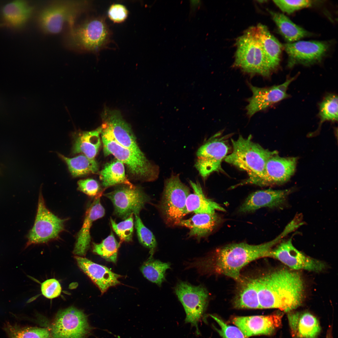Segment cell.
<instances>
[{
  "instance_id": "21",
  "label": "cell",
  "mask_w": 338,
  "mask_h": 338,
  "mask_svg": "<svg viewBox=\"0 0 338 338\" xmlns=\"http://www.w3.org/2000/svg\"><path fill=\"white\" fill-rule=\"evenodd\" d=\"M102 193L95 197L87 209L82 227L78 233L73 253L76 256H84L88 250L91 241L90 229L93 223L103 217L105 209L100 202Z\"/></svg>"
},
{
  "instance_id": "2",
  "label": "cell",
  "mask_w": 338,
  "mask_h": 338,
  "mask_svg": "<svg viewBox=\"0 0 338 338\" xmlns=\"http://www.w3.org/2000/svg\"><path fill=\"white\" fill-rule=\"evenodd\" d=\"M255 280L260 309L276 308L288 312L303 302L305 283L298 271L282 268Z\"/></svg>"
},
{
  "instance_id": "23",
  "label": "cell",
  "mask_w": 338,
  "mask_h": 338,
  "mask_svg": "<svg viewBox=\"0 0 338 338\" xmlns=\"http://www.w3.org/2000/svg\"><path fill=\"white\" fill-rule=\"evenodd\" d=\"M248 30L260 43L267 62L274 71L279 65L283 46L265 25L259 24Z\"/></svg>"
},
{
  "instance_id": "16",
  "label": "cell",
  "mask_w": 338,
  "mask_h": 338,
  "mask_svg": "<svg viewBox=\"0 0 338 338\" xmlns=\"http://www.w3.org/2000/svg\"><path fill=\"white\" fill-rule=\"evenodd\" d=\"M283 47L288 56V65L291 67L298 64L309 65L320 61L329 45L325 42L300 41L284 44Z\"/></svg>"
},
{
  "instance_id": "35",
  "label": "cell",
  "mask_w": 338,
  "mask_h": 338,
  "mask_svg": "<svg viewBox=\"0 0 338 338\" xmlns=\"http://www.w3.org/2000/svg\"><path fill=\"white\" fill-rule=\"evenodd\" d=\"M6 330L10 338H51L47 329L42 328H22L16 325H7Z\"/></svg>"
},
{
  "instance_id": "18",
  "label": "cell",
  "mask_w": 338,
  "mask_h": 338,
  "mask_svg": "<svg viewBox=\"0 0 338 338\" xmlns=\"http://www.w3.org/2000/svg\"><path fill=\"white\" fill-rule=\"evenodd\" d=\"M283 315L274 314L268 315L236 316L232 321L247 337L272 334L280 326Z\"/></svg>"
},
{
  "instance_id": "22",
  "label": "cell",
  "mask_w": 338,
  "mask_h": 338,
  "mask_svg": "<svg viewBox=\"0 0 338 338\" xmlns=\"http://www.w3.org/2000/svg\"><path fill=\"white\" fill-rule=\"evenodd\" d=\"M296 157H283L277 154L271 156L265 166L264 186L280 184L288 181L295 171Z\"/></svg>"
},
{
  "instance_id": "8",
  "label": "cell",
  "mask_w": 338,
  "mask_h": 338,
  "mask_svg": "<svg viewBox=\"0 0 338 338\" xmlns=\"http://www.w3.org/2000/svg\"><path fill=\"white\" fill-rule=\"evenodd\" d=\"M105 155H113L125 164L133 175L145 181H151L158 177V168L153 165L143 154H140L116 142L108 133L101 129Z\"/></svg>"
},
{
  "instance_id": "32",
  "label": "cell",
  "mask_w": 338,
  "mask_h": 338,
  "mask_svg": "<svg viewBox=\"0 0 338 338\" xmlns=\"http://www.w3.org/2000/svg\"><path fill=\"white\" fill-rule=\"evenodd\" d=\"M59 155L67 164L69 170L73 177H80L96 173L98 170V165L95 159H90L84 154L72 158L66 157L60 154H59Z\"/></svg>"
},
{
  "instance_id": "5",
  "label": "cell",
  "mask_w": 338,
  "mask_h": 338,
  "mask_svg": "<svg viewBox=\"0 0 338 338\" xmlns=\"http://www.w3.org/2000/svg\"><path fill=\"white\" fill-rule=\"evenodd\" d=\"M189 187L181 181L179 176L172 175L164 183L158 208L166 224L178 226L186 214V201L190 194Z\"/></svg>"
},
{
  "instance_id": "9",
  "label": "cell",
  "mask_w": 338,
  "mask_h": 338,
  "mask_svg": "<svg viewBox=\"0 0 338 338\" xmlns=\"http://www.w3.org/2000/svg\"><path fill=\"white\" fill-rule=\"evenodd\" d=\"M66 220L58 217L47 208L40 192L35 222L28 235L26 248L32 244L45 243L58 238L64 230Z\"/></svg>"
},
{
  "instance_id": "14",
  "label": "cell",
  "mask_w": 338,
  "mask_h": 338,
  "mask_svg": "<svg viewBox=\"0 0 338 338\" xmlns=\"http://www.w3.org/2000/svg\"><path fill=\"white\" fill-rule=\"evenodd\" d=\"M269 257L278 260L293 270L319 272L325 268L322 262L305 255L297 250L293 245L291 238L281 242L273 248Z\"/></svg>"
},
{
  "instance_id": "31",
  "label": "cell",
  "mask_w": 338,
  "mask_h": 338,
  "mask_svg": "<svg viewBox=\"0 0 338 338\" xmlns=\"http://www.w3.org/2000/svg\"><path fill=\"white\" fill-rule=\"evenodd\" d=\"M280 33L287 41L292 43L310 35V33L292 22L284 14L270 12Z\"/></svg>"
},
{
  "instance_id": "20",
  "label": "cell",
  "mask_w": 338,
  "mask_h": 338,
  "mask_svg": "<svg viewBox=\"0 0 338 338\" xmlns=\"http://www.w3.org/2000/svg\"><path fill=\"white\" fill-rule=\"evenodd\" d=\"M74 258L79 267L98 287L102 294L110 287L120 284L119 279L121 276L106 267L83 257L76 256Z\"/></svg>"
},
{
  "instance_id": "17",
  "label": "cell",
  "mask_w": 338,
  "mask_h": 338,
  "mask_svg": "<svg viewBox=\"0 0 338 338\" xmlns=\"http://www.w3.org/2000/svg\"><path fill=\"white\" fill-rule=\"evenodd\" d=\"M295 78L287 79L281 84L269 87H258L249 84L252 95L248 100V104L246 107L247 115L251 117L257 112L288 97V88Z\"/></svg>"
},
{
  "instance_id": "34",
  "label": "cell",
  "mask_w": 338,
  "mask_h": 338,
  "mask_svg": "<svg viewBox=\"0 0 338 338\" xmlns=\"http://www.w3.org/2000/svg\"><path fill=\"white\" fill-rule=\"evenodd\" d=\"M113 233L110 234L100 243H93V252L106 260L115 263L117 260L118 251L120 245Z\"/></svg>"
},
{
  "instance_id": "33",
  "label": "cell",
  "mask_w": 338,
  "mask_h": 338,
  "mask_svg": "<svg viewBox=\"0 0 338 338\" xmlns=\"http://www.w3.org/2000/svg\"><path fill=\"white\" fill-rule=\"evenodd\" d=\"M170 266L169 263L149 258L141 267L140 270L145 278L160 287L166 280V272L170 268Z\"/></svg>"
},
{
  "instance_id": "15",
  "label": "cell",
  "mask_w": 338,
  "mask_h": 338,
  "mask_svg": "<svg viewBox=\"0 0 338 338\" xmlns=\"http://www.w3.org/2000/svg\"><path fill=\"white\" fill-rule=\"evenodd\" d=\"M102 129L110 134L122 146L143 154L138 147L130 126L118 110L105 108L101 115Z\"/></svg>"
},
{
  "instance_id": "42",
  "label": "cell",
  "mask_w": 338,
  "mask_h": 338,
  "mask_svg": "<svg viewBox=\"0 0 338 338\" xmlns=\"http://www.w3.org/2000/svg\"><path fill=\"white\" fill-rule=\"evenodd\" d=\"M78 189L86 195L91 197H96L102 193L100 192V186L98 182L92 179L80 180L78 182Z\"/></svg>"
},
{
  "instance_id": "43",
  "label": "cell",
  "mask_w": 338,
  "mask_h": 338,
  "mask_svg": "<svg viewBox=\"0 0 338 338\" xmlns=\"http://www.w3.org/2000/svg\"><path fill=\"white\" fill-rule=\"evenodd\" d=\"M128 13L126 8L119 4L112 5L108 11L109 17L115 23H121L124 21L127 17Z\"/></svg>"
},
{
  "instance_id": "40",
  "label": "cell",
  "mask_w": 338,
  "mask_h": 338,
  "mask_svg": "<svg viewBox=\"0 0 338 338\" xmlns=\"http://www.w3.org/2000/svg\"><path fill=\"white\" fill-rule=\"evenodd\" d=\"M274 3L283 12L292 13L302 8L310 7L313 1L309 0H274Z\"/></svg>"
},
{
  "instance_id": "25",
  "label": "cell",
  "mask_w": 338,
  "mask_h": 338,
  "mask_svg": "<svg viewBox=\"0 0 338 338\" xmlns=\"http://www.w3.org/2000/svg\"><path fill=\"white\" fill-rule=\"evenodd\" d=\"M220 221V217L215 213L195 214L189 218L182 220L178 226L188 228L190 237L200 240L212 233Z\"/></svg>"
},
{
  "instance_id": "1",
  "label": "cell",
  "mask_w": 338,
  "mask_h": 338,
  "mask_svg": "<svg viewBox=\"0 0 338 338\" xmlns=\"http://www.w3.org/2000/svg\"><path fill=\"white\" fill-rule=\"evenodd\" d=\"M285 236L283 233L274 239L258 245L232 243L217 249L211 256L198 258L189 263L200 275L216 273L239 281L242 269L259 258L269 257L273 247Z\"/></svg>"
},
{
  "instance_id": "19",
  "label": "cell",
  "mask_w": 338,
  "mask_h": 338,
  "mask_svg": "<svg viewBox=\"0 0 338 338\" xmlns=\"http://www.w3.org/2000/svg\"><path fill=\"white\" fill-rule=\"evenodd\" d=\"M291 189L282 190L271 189L256 191L250 194L239 207L241 213L252 212L264 207H280L285 202Z\"/></svg>"
},
{
  "instance_id": "3",
  "label": "cell",
  "mask_w": 338,
  "mask_h": 338,
  "mask_svg": "<svg viewBox=\"0 0 338 338\" xmlns=\"http://www.w3.org/2000/svg\"><path fill=\"white\" fill-rule=\"evenodd\" d=\"M231 142L232 151L226 156L224 160L248 173L249 178L241 185L264 186L266 163L271 156L278 152L264 149L253 142L251 135L247 138L240 135L235 140L231 139Z\"/></svg>"
},
{
  "instance_id": "41",
  "label": "cell",
  "mask_w": 338,
  "mask_h": 338,
  "mask_svg": "<svg viewBox=\"0 0 338 338\" xmlns=\"http://www.w3.org/2000/svg\"><path fill=\"white\" fill-rule=\"evenodd\" d=\"M61 287L59 282L55 279H47L41 285V291L45 297L50 299L59 296L61 292Z\"/></svg>"
},
{
  "instance_id": "38",
  "label": "cell",
  "mask_w": 338,
  "mask_h": 338,
  "mask_svg": "<svg viewBox=\"0 0 338 338\" xmlns=\"http://www.w3.org/2000/svg\"><path fill=\"white\" fill-rule=\"evenodd\" d=\"M133 214H131L124 221L117 223L111 217L110 223L114 231L123 242H129L132 241L134 229Z\"/></svg>"
},
{
  "instance_id": "27",
  "label": "cell",
  "mask_w": 338,
  "mask_h": 338,
  "mask_svg": "<svg viewBox=\"0 0 338 338\" xmlns=\"http://www.w3.org/2000/svg\"><path fill=\"white\" fill-rule=\"evenodd\" d=\"M33 8L23 0H15L6 4L2 10V15L5 25L14 28H20L30 17Z\"/></svg>"
},
{
  "instance_id": "7",
  "label": "cell",
  "mask_w": 338,
  "mask_h": 338,
  "mask_svg": "<svg viewBox=\"0 0 338 338\" xmlns=\"http://www.w3.org/2000/svg\"><path fill=\"white\" fill-rule=\"evenodd\" d=\"M236 45L235 66L245 73L265 77L273 73L260 43L248 30L238 38Z\"/></svg>"
},
{
  "instance_id": "29",
  "label": "cell",
  "mask_w": 338,
  "mask_h": 338,
  "mask_svg": "<svg viewBox=\"0 0 338 338\" xmlns=\"http://www.w3.org/2000/svg\"><path fill=\"white\" fill-rule=\"evenodd\" d=\"M239 281L240 288L234 300V305L238 308H260L255 278L247 279Z\"/></svg>"
},
{
  "instance_id": "4",
  "label": "cell",
  "mask_w": 338,
  "mask_h": 338,
  "mask_svg": "<svg viewBox=\"0 0 338 338\" xmlns=\"http://www.w3.org/2000/svg\"><path fill=\"white\" fill-rule=\"evenodd\" d=\"M111 36L105 18L95 17L70 27L68 42L71 47L77 50L95 53L107 47Z\"/></svg>"
},
{
  "instance_id": "28",
  "label": "cell",
  "mask_w": 338,
  "mask_h": 338,
  "mask_svg": "<svg viewBox=\"0 0 338 338\" xmlns=\"http://www.w3.org/2000/svg\"><path fill=\"white\" fill-rule=\"evenodd\" d=\"M101 127L88 131H79L75 133L72 153H82L91 159L95 157L101 145L100 135Z\"/></svg>"
},
{
  "instance_id": "6",
  "label": "cell",
  "mask_w": 338,
  "mask_h": 338,
  "mask_svg": "<svg viewBox=\"0 0 338 338\" xmlns=\"http://www.w3.org/2000/svg\"><path fill=\"white\" fill-rule=\"evenodd\" d=\"M88 3L82 1L55 2L43 9L38 17L40 27L45 33H60L64 25H74L78 16L85 10Z\"/></svg>"
},
{
  "instance_id": "45",
  "label": "cell",
  "mask_w": 338,
  "mask_h": 338,
  "mask_svg": "<svg viewBox=\"0 0 338 338\" xmlns=\"http://www.w3.org/2000/svg\"><path fill=\"white\" fill-rule=\"evenodd\" d=\"M0 171H1V168H0Z\"/></svg>"
},
{
  "instance_id": "10",
  "label": "cell",
  "mask_w": 338,
  "mask_h": 338,
  "mask_svg": "<svg viewBox=\"0 0 338 338\" xmlns=\"http://www.w3.org/2000/svg\"><path fill=\"white\" fill-rule=\"evenodd\" d=\"M175 291L185 310L186 323H190L196 328V333H200L198 324L206 309L208 294L203 286H195L187 282L180 281L175 288Z\"/></svg>"
},
{
  "instance_id": "13",
  "label": "cell",
  "mask_w": 338,
  "mask_h": 338,
  "mask_svg": "<svg viewBox=\"0 0 338 338\" xmlns=\"http://www.w3.org/2000/svg\"><path fill=\"white\" fill-rule=\"evenodd\" d=\"M229 149L223 137H214L198 149L195 166L204 179L212 172L221 170L222 161L227 156Z\"/></svg>"
},
{
  "instance_id": "11",
  "label": "cell",
  "mask_w": 338,
  "mask_h": 338,
  "mask_svg": "<svg viewBox=\"0 0 338 338\" xmlns=\"http://www.w3.org/2000/svg\"><path fill=\"white\" fill-rule=\"evenodd\" d=\"M86 315L73 306L59 311L52 324V338H85L91 332Z\"/></svg>"
},
{
  "instance_id": "24",
  "label": "cell",
  "mask_w": 338,
  "mask_h": 338,
  "mask_svg": "<svg viewBox=\"0 0 338 338\" xmlns=\"http://www.w3.org/2000/svg\"><path fill=\"white\" fill-rule=\"evenodd\" d=\"M288 318L293 338H317L321 330L317 318L310 313H289Z\"/></svg>"
},
{
  "instance_id": "37",
  "label": "cell",
  "mask_w": 338,
  "mask_h": 338,
  "mask_svg": "<svg viewBox=\"0 0 338 338\" xmlns=\"http://www.w3.org/2000/svg\"><path fill=\"white\" fill-rule=\"evenodd\" d=\"M135 216V227L140 243L150 250L149 258H152L157 246V242L152 233L143 224L139 214Z\"/></svg>"
},
{
  "instance_id": "39",
  "label": "cell",
  "mask_w": 338,
  "mask_h": 338,
  "mask_svg": "<svg viewBox=\"0 0 338 338\" xmlns=\"http://www.w3.org/2000/svg\"><path fill=\"white\" fill-rule=\"evenodd\" d=\"M219 325V328H214L223 338H247L237 326L228 325L222 319L216 316L210 315Z\"/></svg>"
},
{
  "instance_id": "30",
  "label": "cell",
  "mask_w": 338,
  "mask_h": 338,
  "mask_svg": "<svg viewBox=\"0 0 338 338\" xmlns=\"http://www.w3.org/2000/svg\"><path fill=\"white\" fill-rule=\"evenodd\" d=\"M100 179L103 187L106 188L119 184L134 187L126 177L124 164L117 160L107 164L100 172Z\"/></svg>"
},
{
  "instance_id": "12",
  "label": "cell",
  "mask_w": 338,
  "mask_h": 338,
  "mask_svg": "<svg viewBox=\"0 0 338 338\" xmlns=\"http://www.w3.org/2000/svg\"><path fill=\"white\" fill-rule=\"evenodd\" d=\"M104 196L112 202L114 214L124 220L131 214H139L145 205L151 200L149 197L140 188L127 185L118 187Z\"/></svg>"
},
{
  "instance_id": "44",
  "label": "cell",
  "mask_w": 338,
  "mask_h": 338,
  "mask_svg": "<svg viewBox=\"0 0 338 338\" xmlns=\"http://www.w3.org/2000/svg\"><path fill=\"white\" fill-rule=\"evenodd\" d=\"M191 7L193 10H195L200 4V1H191Z\"/></svg>"
},
{
  "instance_id": "36",
  "label": "cell",
  "mask_w": 338,
  "mask_h": 338,
  "mask_svg": "<svg viewBox=\"0 0 338 338\" xmlns=\"http://www.w3.org/2000/svg\"><path fill=\"white\" fill-rule=\"evenodd\" d=\"M338 96L334 94L326 96L319 105V115L320 123L338 120Z\"/></svg>"
},
{
  "instance_id": "26",
  "label": "cell",
  "mask_w": 338,
  "mask_h": 338,
  "mask_svg": "<svg viewBox=\"0 0 338 338\" xmlns=\"http://www.w3.org/2000/svg\"><path fill=\"white\" fill-rule=\"evenodd\" d=\"M189 183L193 192L187 197L186 204V214L192 212L195 214H212L215 213L216 210L226 211L219 204L206 197L198 181L194 182L190 180Z\"/></svg>"
}]
</instances>
